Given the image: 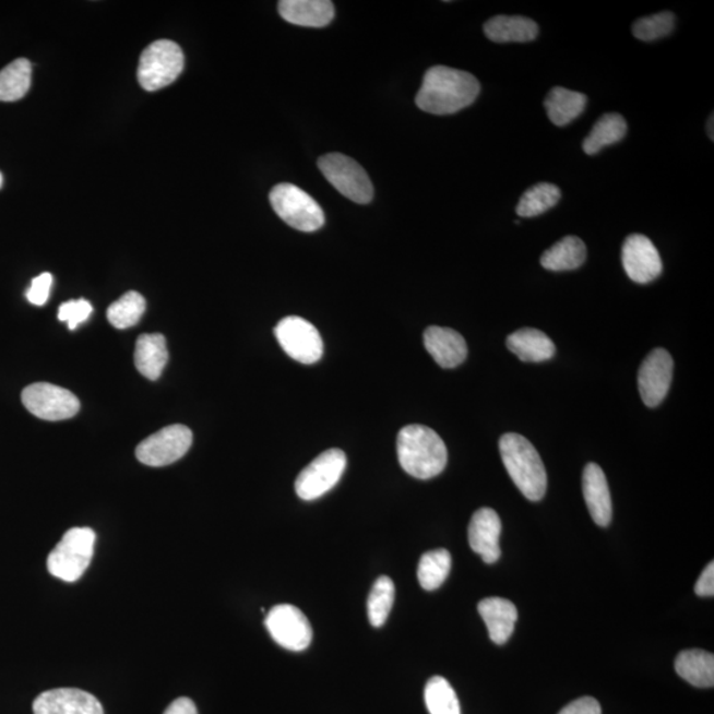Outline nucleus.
I'll list each match as a JSON object with an SVG mask.
<instances>
[{"instance_id":"obj_40","label":"nucleus","mask_w":714,"mask_h":714,"mask_svg":"<svg viewBox=\"0 0 714 714\" xmlns=\"http://www.w3.org/2000/svg\"><path fill=\"white\" fill-rule=\"evenodd\" d=\"M707 135L711 136L712 141L714 140V135H713V116H711L710 121H707Z\"/></svg>"},{"instance_id":"obj_27","label":"nucleus","mask_w":714,"mask_h":714,"mask_svg":"<svg viewBox=\"0 0 714 714\" xmlns=\"http://www.w3.org/2000/svg\"><path fill=\"white\" fill-rule=\"evenodd\" d=\"M626 133H628L626 119L618 112H607L594 124L582 148L587 155L598 154L600 150L621 142Z\"/></svg>"},{"instance_id":"obj_35","label":"nucleus","mask_w":714,"mask_h":714,"mask_svg":"<svg viewBox=\"0 0 714 714\" xmlns=\"http://www.w3.org/2000/svg\"><path fill=\"white\" fill-rule=\"evenodd\" d=\"M93 307L86 299H72L62 304L59 309V319L68 324L69 330H74L91 317Z\"/></svg>"},{"instance_id":"obj_19","label":"nucleus","mask_w":714,"mask_h":714,"mask_svg":"<svg viewBox=\"0 0 714 714\" xmlns=\"http://www.w3.org/2000/svg\"><path fill=\"white\" fill-rule=\"evenodd\" d=\"M278 11L286 22L311 28L329 26L335 16L334 3L330 0H282Z\"/></svg>"},{"instance_id":"obj_6","label":"nucleus","mask_w":714,"mask_h":714,"mask_svg":"<svg viewBox=\"0 0 714 714\" xmlns=\"http://www.w3.org/2000/svg\"><path fill=\"white\" fill-rule=\"evenodd\" d=\"M273 210L291 228L316 231L324 225V212L309 193L290 183H281L271 192Z\"/></svg>"},{"instance_id":"obj_21","label":"nucleus","mask_w":714,"mask_h":714,"mask_svg":"<svg viewBox=\"0 0 714 714\" xmlns=\"http://www.w3.org/2000/svg\"><path fill=\"white\" fill-rule=\"evenodd\" d=\"M507 347L520 360L542 362L552 359L556 346L548 335L536 329H522L507 337Z\"/></svg>"},{"instance_id":"obj_16","label":"nucleus","mask_w":714,"mask_h":714,"mask_svg":"<svg viewBox=\"0 0 714 714\" xmlns=\"http://www.w3.org/2000/svg\"><path fill=\"white\" fill-rule=\"evenodd\" d=\"M500 532L502 522L497 512L485 507L474 513L468 525V543L486 563L497 562L502 555L499 547Z\"/></svg>"},{"instance_id":"obj_29","label":"nucleus","mask_w":714,"mask_h":714,"mask_svg":"<svg viewBox=\"0 0 714 714\" xmlns=\"http://www.w3.org/2000/svg\"><path fill=\"white\" fill-rule=\"evenodd\" d=\"M561 190L550 183H538L523 193L516 206L520 217L528 218L543 215L560 202Z\"/></svg>"},{"instance_id":"obj_41","label":"nucleus","mask_w":714,"mask_h":714,"mask_svg":"<svg viewBox=\"0 0 714 714\" xmlns=\"http://www.w3.org/2000/svg\"><path fill=\"white\" fill-rule=\"evenodd\" d=\"M2 186H3V175L2 172H0V188H2Z\"/></svg>"},{"instance_id":"obj_34","label":"nucleus","mask_w":714,"mask_h":714,"mask_svg":"<svg viewBox=\"0 0 714 714\" xmlns=\"http://www.w3.org/2000/svg\"><path fill=\"white\" fill-rule=\"evenodd\" d=\"M676 19L673 12L663 11L659 14L638 19L632 24V34L642 41H655L673 34Z\"/></svg>"},{"instance_id":"obj_24","label":"nucleus","mask_w":714,"mask_h":714,"mask_svg":"<svg viewBox=\"0 0 714 714\" xmlns=\"http://www.w3.org/2000/svg\"><path fill=\"white\" fill-rule=\"evenodd\" d=\"M587 250L585 242L575 236L563 237L552 248L545 250L540 262L550 272L575 271L585 264Z\"/></svg>"},{"instance_id":"obj_20","label":"nucleus","mask_w":714,"mask_h":714,"mask_svg":"<svg viewBox=\"0 0 714 714\" xmlns=\"http://www.w3.org/2000/svg\"><path fill=\"white\" fill-rule=\"evenodd\" d=\"M478 611L484 618L491 641L497 644L509 642L517 622L516 606L509 599L492 597L481 599Z\"/></svg>"},{"instance_id":"obj_15","label":"nucleus","mask_w":714,"mask_h":714,"mask_svg":"<svg viewBox=\"0 0 714 714\" xmlns=\"http://www.w3.org/2000/svg\"><path fill=\"white\" fill-rule=\"evenodd\" d=\"M35 714H104L93 694L78 688H58L43 692L34 701Z\"/></svg>"},{"instance_id":"obj_36","label":"nucleus","mask_w":714,"mask_h":714,"mask_svg":"<svg viewBox=\"0 0 714 714\" xmlns=\"http://www.w3.org/2000/svg\"><path fill=\"white\" fill-rule=\"evenodd\" d=\"M52 274L43 273L39 277L33 279V284L27 291V299L35 306H43L49 298L52 286Z\"/></svg>"},{"instance_id":"obj_9","label":"nucleus","mask_w":714,"mask_h":714,"mask_svg":"<svg viewBox=\"0 0 714 714\" xmlns=\"http://www.w3.org/2000/svg\"><path fill=\"white\" fill-rule=\"evenodd\" d=\"M192 431L185 425H171L143 440L135 450L143 465L163 467L183 459L192 444Z\"/></svg>"},{"instance_id":"obj_22","label":"nucleus","mask_w":714,"mask_h":714,"mask_svg":"<svg viewBox=\"0 0 714 714\" xmlns=\"http://www.w3.org/2000/svg\"><path fill=\"white\" fill-rule=\"evenodd\" d=\"M134 361L138 371L148 380H158L168 361V349L162 334H143L138 337Z\"/></svg>"},{"instance_id":"obj_31","label":"nucleus","mask_w":714,"mask_h":714,"mask_svg":"<svg viewBox=\"0 0 714 714\" xmlns=\"http://www.w3.org/2000/svg\"><path fill=\"white\" fill-rule=\"evenodd\" d=\"M146 311V300L140 293L129 291L112 302L108 309V319L118 330L133 328Z\"/></svg>"},{"instance_id":"obj_23","label":"nucleus","mask_w":714,"mask_h":714,"mask_svg":"<svg viewBox=\"0 0 714 714\" xmlns=\"http://www.w3.org/2000/svg\"><path fill=\"white\" fill-rule=\"evenodd\" d=\"M484 28L493 43H528L538 35L537 23L525 16H493Z\"/></svg>"},{"instance_id":"obj_33","label":"nucleus","mask_w":714,"mask_h":714,"mask_svg":"<svg viewBox=\"0 0 714 714\" xmlns=\"http://www.w3.org/2000/svg\"><path fill=\"white\" fill-rule=\"evenodd\" d=\"M394 603V584L383 575L374 582L368 597V618L373 628H381L386 622Z\"/></svg>"},{"instance_id":"obj_17","label":"nucleus","mask_w":714,"mask_h":714,"mask_svg":"<svg viewBox=\"0 0 714 714\" xmlns=\"http://www.w3.org/2000/svg\"><path fill=\"white\" fill-rule=\"evenodd\" d=\"M424 344L437 365L442 368H456L466 360V341L453 329L431 325L425 331Z\"/></svg>"},{"instance_id":"obj_1","label":"nucleus","mask_w":714,"mask_h":714,"mask_svg":"<svg viewBox=\"0 0 714 714\" xmlns=\"http://www.w3.org/2000/svg\"><path fill=\"white\" fill-rule=\"evenodd\" d=\"M479 93V81L472 73L437 66L425 73L416 104L430 115H454L474 104Z\"/></svg>"},{"instance_id":"obj_7","label":"nucleus","mask_w":714,"mask_h":714,"mask_svg":"<svg viewBox=\"0 0 714 714\" xmlns=\"http://www.w3.org/2000/svg\"><path fill=\"white\" fill-rule=\"evenodd\" d=\"M319 170L337 191L357 204L371 203L373 186L365 168L349 156L332 153L318 160Z\"/></svg>"},{"instance_id":"obj_38","label":"nucleus","mask_w":714,"mask_h":714,"mask_svg":"<svg viewBox=\"0 0 714 714\" xmlns=\"http://www.w3.org/2000/svg\"><path fill=\"white\" fill-rule=\"evenodd\" d=\"M694 592H697L700 597H713L714 595V563L711 562L700 575V579L694 586Z\"/></svg>"},{"instance_id":"obj_12","label":"nucleus","mask_w":714,"mask_h":714,"mask_svg":"<svg viewBox=\"0 0 714 714\" xmlns=\"http://www.w3.org/2000/svg\"><path fill=\"white\" fill-rule=\"evenodd\" d=\"M265 626L275 642L289 651H304L312 641L309 619L293 605L274 606L267 612Z\"/></svg>"},{"instance_id":"obj_11","label":"nucleus","mask_w":714,"mask_h":714,"mask_svg":"<svg viewBox=\"0 0 714 714\" xmlns=\"http://www.w3.org/2000/svg\"><path fill=\"white\" fill-rule=\"evenodd\" d=\"M22 401L29 413L46 421H62L76 416L80 410V401L72 392L48 383L24 388Z\"/></svg>"},{"instance_id":"obj_10","label":"nucleus","mask_w":714,"mask_h":714,"mask_svg":"<svg viewBox=\"0 0 714 714\" xmlns=\"http://www.w3.org/2000/svg\"><path fill=\"white\" fill-rule=\"evenodd\" d=\"M282 349L300 365L311 366L322 359L323 341L314 324L300 317H286L274 330Z\"/></svg>"},{"instance_id":"obj_4","label":"nucleus","mask_w":714,"mask_h":714,"mask_svg":"<svg viewBox=\"0 0 714 714\" xmlns=\"http://www.w3.org/2000/svg\"><path fill=\"white\" fill-rule=\"evenodd\" d=\"M94 543H96V534L93 529H69L48 556V572L66 582L80 580L91 566Z\"/></svg>"},{"instance_id":"obj_28","label":"nucleus","mask_w":714,"mask_h":714,"mask_svg":"<svg viewBox=\"0 0 714 714\" xmlns=\"http://www.w3.org/2000/svg\"><path fill=\"white\" fill-rule=\"evenodd\" d=\"M33 64L27 59H16L0 71V103H15L29 91Z\"/></svg>"},{"instance_id":"obj_14","label":"nucleus","mask_w":714,"mask_h":714,"mask_svg":"<svg viewBox=\"0 0 714 714\" xmlns=\"http://www.w3.org/2000/svg\"><path fill=\"white\" fill-rule=\"evenodd\" d=\"M622 265L635 284L646 285L663 272V262L654 242L643 235L626 238L622 248Z\"/></svg>"},{"instance_id":"obj_2","label":"nucleus","mask_w":714,"mask_h":714,"mask_svg":"<svg viewBox=\"0 0 714 714\" xmlns=\"http://www.w3.org/2000/svg\"><path fill=\"white\" fill-rule=\"evenodd\" d=\"M397 455L405 473L423 480L440 475L448 465L447 444L424 425H409L400 430Z\"/></svg>"},{"instance_id":"obj_25","label":"nucleus","mask_w":714,"mask_h":714,"mask_svg":"<svg viewBox=\"0 0 714 714\" xmlns=\"http://www.w3.org/2000/svg\"><path fill=\"white\" fill-rule=\"evenodd\" d=\"M676 673L694 687L712 688L714 685V656L703 650L682 651L676 657Z\"/></svg>"},{"instance_id":"obj_13","label":"nucleus","mask_w":714,"mask_h":714,"mask_svg":"<svg viewBox=\"0 0 714 714\" xmlns=\"http://www.w3.org/2000/svg\"><path fill=\"white\" fill-rule=\"evenodd\" d=\"M674 360L668 350L655 348L643 360L638 373L639 392L644 405L656 408L666 398L673 383Z\"/></svg>"},{"instance_id":"obj_3","label":"nucleus","mask_w":714,"mask_h":714,"mask_svg":"<svg viewBox=\"0 0 714 714\" xmlns=\"http://www.w3.org/2000/svg\"><path fill=\"white\" fill-rule=\"evenodd\" d=\"M499 449L507 472L520 492L531 502L542 500L547 492L548 476L534 444L523 436L507 433L500 438Z\"/></svg>"},{"instance_id":"obj_32","label":"nucleus","mask_w":714,"mask_h":714,"mask_svg":"<svg viewBox=\"0 0 714 714\" xmlns=\"http://www.w3.org/2000/svg\"><path fill=\"white\" fill-rule=\"evenodd\" d=\"M425 703L430 714H462L454 688L442 676H435L426 685Z\"/></svg>"},{"instance_id":"obj_8","label":"nucleus","mask_w":714,"mask_h":714,"mask_svg":"<svg viewBox=\"0 0 714 714\" xmlns=\"http://www.w3.org/2000/svg\"><path fill=\"white\" fill-rule=\"evenodd\" d=\"M347 467V456L341 449H330L305 467L296 480L300 499L311 502L332 490Z\"/></svg>"},{"instance_id":"obj_26","label":"nucleus","mask_w":714,"mask_h":714,"mask_svg":"<svg viewBox=\"0 0 714 714\" xmlns=\"http://www.w3.org/2000/svg\"><path fill=\"white\" fill-rule=\"evenodd\" d=\"M587 97L585 94L557 86L548 93L544 106L550 122L556 127H567L578 119L585 110Z\"/></svg>"},{"instance_id":"obj_37","label":"nucleus","mask_w":714,"mask_h":714,"mask_svg":"<svg viewBox=\"0 0 714 714\" xmlns=\"http://www.w3.org/2000/svg\"><path fill=\"white\" fill-rule=\"evenodd\" d=\"M559 714H603L597 700L581 698L570 703Z\"/></svg>"},{"instance_id":"obj_18","label":"nucleus","mask_w":714,"mask_h":714,"mask_svg":"<svg viewBox=\"0 0 714 714\" xmlns=\"http://www.w3.org/2000/svg\"><path fill=\"white\" fill-rule=\"evenodd\" d=\"M582 490L595 524L607 527L612 517L611 495L604 469L597 463L586 465L582 475Z\"/></svg>"},{"instance_id":"obj_5","label":"nucleus","mask_w":714,"mask_h":714,"mask_svg":"<svg viewBox=\"0 0 714 714\" xmlns=\"http://www.w3.org/2000/svg\"><path fill=\"white\" fill-rule=\"evenodd\" d=\"M185 68V55L177 43L158 40L142 52L138 66V83L147 92L171 85Z\"/></svg>"},{"instance_id":"obj_30","label":"nucleus","mask_w":714,"mask_h":714,"mask_svg":"<svg viewBox=\"0 0 714 714\" xmlns=\"http://www.w3.org/2000/svg\"><path fill=\"white\" fill-rule=\"evenodd\" d=\"M451 555L447 549H435L426 552L418 563V581L425 591L431 592L440 587L449 578Z\"/></svg>"},{"instance_id":"obj_39","label":"nucleus","mask_w":714,"mask_h":714,"mask_svg":"<svg viewBox=\"0 0 714 714\" xmlns=\"http://www.w3.org/2000/svg\"><path fill=\"white\" fill-rule=\"evenodd\" d=\"M163 714H199L195 703L188 698H179Z\"/></svg>"}]
</instances>
